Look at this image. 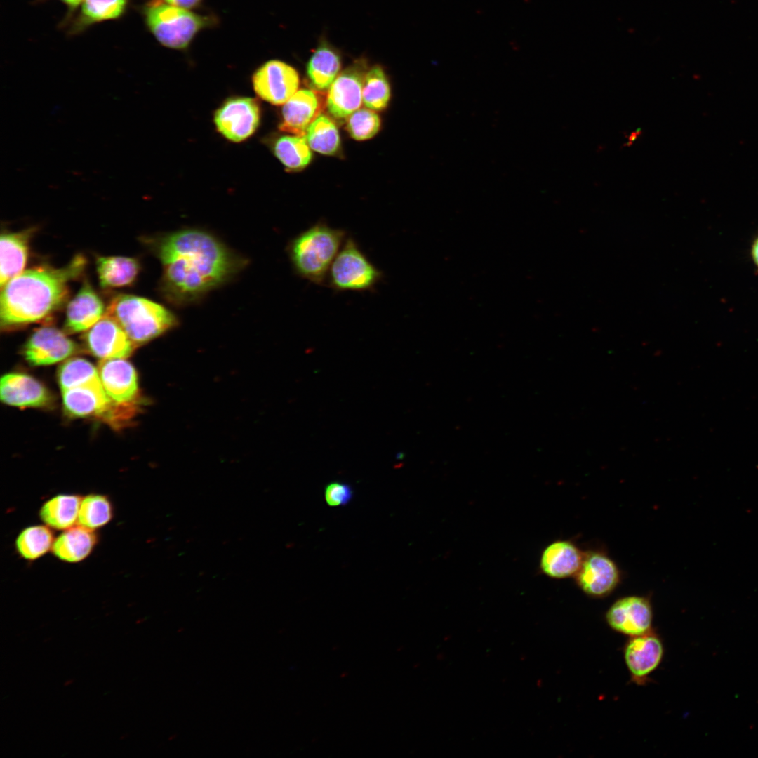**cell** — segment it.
I'll return each mask as SVG.
<instances>
[{"mask_svg": "<svg viewBox=\"0 0 758 758\" xmlns=\"http://www.w3.org/2000/svg\"><path fill=\"white\" fill-rule=\"evenodd\" d=\"M147 242L162 267L159 291L175 307L200 302L248 263L218 237L197 227L164 233Z\"/></svg>", "mask_w": 758, "mask_h": 758, "instance_id": "obj_1", "label": "cell"}, {"mask_svg": "<svg viewBox=\"0 0 758 758\" xmlns=\"http://www.w3.org/2000/svg\"><path fill=\"white\" fill-rule=\"evenodd\" d=\"M85 265V259L77 255L62 267L39 265L9 280L1 287V327L25 326L52 314L65 302L69 282L82 273Z\"/></svg>", "mask_w": 758, "mask_h": 758, "instance_id": "obj_2", "label": "cell"}, {"mask_svg": "<svg viewBox=\"0 0 758 758\" xmlns=\"http://www.w3.org/2000/svg\"><path fill=\"white\" fill-rule=\"evenodd\" d=\"M346 235L345 230L319 220L293 237L286 251L295 273L314 284L324 285Z\"/></svg>", "mask_w": 758, "mask_h": 758, "instance_id": "obj_3", "label": "cell"}, {"mask_svg": "<svg viewBox=\"0 0 758 758\" xmlns=\"http://www.w3.org/2000/svg\"><path fill=\"white\" fill-rule=\"evenodd\" d=\"M106 315L114 319L130 339L139 346L179 324L178 317L164 305L149 299L121 294L114 297L106 308Z\"/></svg>", "mask_w": 758, "mask_h": 758, "instance_id": "obj_4", "label": "cell"}, {"mask_svg": "<svg viewBox=\"0 0 758 758\" xmlns=\"http://www.w3.org/2000/svg\"><path fill=\"white\" fill-rule=\"evenodd\" d=\"M383 275L355 239L348 237L331 265L326 282L335 291L362 292L373 290Z\"/></svg>", "mask_w": 758, "mask_h": 758, "instance_id": "obj_5", "label": "cell"}, {"mask_svg": "<svg viewBox=\"0 0 758 758\" xmlns=\"http://www.w3.org/2000/svg\"><path fill=\"white\" fill-rule=\"evenodd\" d=\"M147 25L157 40L172 48L188 46L205 24L204 19L185 8L155 3L146 12Z\"/></svg>", "mask_w": 758, "mask_h": 758, "instance_id": "obj_6", "label": "cell"}, {"mask_svg": "<svg viewBox=\"0 0 758 758\" xmlns=\"http://www.w3.org/2000/svg\"><path fill=\"white\" fill-rule=\"evenodd\" d=\"M66 412L76 417L99 416L115 422L130 418L135 407L114 403L100 380L84 383L62 390Z\"/></svg>", "mask_w": 758, "mask_h": 758, "instance_id": "obj_7", "label": "cell"}, {"mask_svg": "<svg viewBox=\"0 0 758 758\" xmlns=\"http://www.w3.org/2000/svg\"><path fill=\"white\" fill-rule=\"evenodd\" d=\"M665 653L663 641L655 629L628 637L623 646L625 663L630 681L644 686L662 663Z\"/></svg>", "mask_w": 758, "mask_h": 758, "instance_id": "obj_8", "label": "cell"}, {"mask_svg": "<svg viewBox=\"0 0 758 758\" xmlns=\"http://www.w3.org/2000/svg\"><path fill=\"white\" fill-rule=\"evenodd\" d=\"M573 578L585 594L600 599L616 590L622 576L617 564L605 552L590 550L585 552L581 566Z\"/></svg>", "mask_w": 758, "mask_h": 758, "instance_id": "obj_9", "label": "cell"}, {"mask_svg": "<svg viewBox=\"0 0 758 758\" xmlns=\"http://www.w3.org/2000/svg\"><path fill=\"white\" fill-rule=\"evenodd\" d=\"M368 70L367 62L358 59L337 76L327 97V108L334 118L347 119L359 109L363 103L362 90Z\"/></svg>", "mask_w": 758, "mask_h": 758, "instance_id": "obj_10", "label": "cell"}, {"mask_svg": "<svg viewBox=\"0 0 758 758\" xmlns=\"http://www.w3.org/2000/svg\"><path fill=\"white\" fill-rule=\"evenodd\" d=\"M604 618L613 631L628 637L653 629V611L649 597L628 595L616 599L607 609Z\"/></svg>", "mask_w": 758, "mask_h": 758, "instance_id": "obj_11", "label": "cell"}, {"mask_svg": "<svg viewBox=\"0 0 758 758\" xmlns=\"http://www.w3.org/2000/svg\"><path fill=\"white\" fill-rule=\"evenodd\" d=\"M260 118V107L255 99L238 97L229 99L218 109L214 114V123L227 140L241 142L255 132Z\"/></svg>", "mask_w": 758, "mask_h": 758, "instance_id": "obj_12", "label": "cell"}, {"mask_svg": "<svg viewBox=\"0 0 758 758\" xmlns=\"http://www.w3.org/2000/svg\"><path fill=\"white\" fill-rule=\"evenodd\" d=\"M299 82L297 71L279 60L267 62L253 77L256 93L273 105H281L288 101L297 91Z\"/></svg>", "mask_w": 758, "mask_h": 758, "instance_id": "obj_13", "label": "cell"}, {"mask_svg": "<svg viewBox=\"0 0 758 758\" xmlns=\"http://www.w3.org/2000/svg\"><path fill=\"white\" fill-rule=\"evenodd\" d=\"M84 340L90 352L100 359H126L136 347L122 327L106 314L86 331Z\"/></svg>", "mask_w": 758, "mask_h": 758, "instance_id": "obj_14", "label": "cell"}, {"mask_svg": "<svg viewBox=\"0 0 758 758\" xmlns=\"http://www.w3.org/2000/svg\"><path fill=\"white\" fill-rule=\"evenodd\" d=\"M97 368L102 387L114 403L136 406L139 394L138 377L130 362L125 359H101Z\"/></svg>", "mask_w": 758, "mask_h": 758, "instance_id": "obj_15", "label": "cell"}, {"mask_svg": "<svg viewBox=\"0 0 758 758\" xmlns=\"http://www.w3.org/2000/svg\"><path fill=\"white\" fill-rule=\"evenodd\" d=\"M78 347L60 330L51 326L36 330L24 347V355L32 364L50 365L75 353Z\"/></svg>", "mask_w": 758, "mask_h": 758, "instance_id": "obj_16", "label": "cell"}, {"mask_svg": "<svg viewBox=\"0 0 758 758\" xmlns=\"http://www.w3.org/2000/svg\"><path fill=\"white\" fill-rule=\"evenodd\" d=\"M1 401L18 407H42L50 404L48 390L38 380L22 373H9L1 379Z\"/></svg>", "mask_w": 758, "mask_h": 758, "instance_id": "obj_17", "label": "cell"}, {"mask_svg": "<svg viewBox=\"0 0 758 758\" xmlns=\"http://www.w3.org/2000/svg\"><path fill=\"white\" fill-rule=\"evenodd\" d=\"M585 552L571 540H557L543 550L539 568L545 576L553 579H565L574 576L580 568Z\"/></svg>", "mask_w": 758, "mask_h": 758, "instance_id": "obj_18", "label": "cell"}, {"mask_svg": "<svg viewBox=\"0 0 758 758\" xmlns=\"http://www.w3.org/2000/svg\"><path fill=\"white\" fill-rule=\"evenodd\" d=\"M320 109L319 100L313 91H297L284 103L280 130L295 135L305 136L310 125L319 115Z\"/></svg>", "mask_w": 758, "mask_h": 758, "instance_id": "obj_19", "label": "cell"}, {"mask_svg": "<svg viewBox=\"0 0 758 758\" xmlns=\"http://www.w3.org/2000/svg\"><path fill=\"white\" fill-rule=\"evenodd\" d=\"M105 310L100 298L85 282L68 304L65 328L69 333L86 331L105 315Z\"/></svg>", "mask_w": 758, "mask_h": 758, "instance_id": "obj_20", "label": "cell"}, {"mask_svg": "<svg viewBox=\"0 0 758 758\" xmlns=\"http://www.w3.org/2000/svg\"><path fill=\"white\" fill-rule=\"evenodd\" d=\"M33 229L1 235L0 286L24 271Z\"/></svg>", "mask_w": 758, "mask_h": 758, "instance_id": "obj_21", "label": "cell"}, {"mask_svg": "<svg viewBox=\"0 0 758 758\" xmlns=\"http://www.w3.org/2000/svg\"><path fill=\"white\" fill-rule=\"evenodd\" d=\"M340 68L338 51L327 41H322L307 63V74L311 86L319 91L328 90Z\"/></svg>", "mask_w": 758, "mask_h": 758, "instance_id": "obj_22", "label": "cell"}, {"mask_svg": "<svg viewBox=\"0 0 758 758\" xmlns=\"http://www.w3.org/2000/svg\"><path fill=\"white\" fill-rule=\"evenodd\" d=\"M96 539L93 529L78 524L65 529L53 542L52 550L62 561H80L90 554Z\"/></svg>", "mask_w": 758, "mask_h": 758, "instance_id": "obj_23", "label": "cell"}, {"mask_svg": "<svg viewBox=\"0 0 758 758\" xmlns=\"http://www.w3.org/2000/svg\"><path fill=\"white\" fill-rule=\"evenodd\" d=\"M138 260L123 256L100 257L96 270L100 284L103 288H119L131 285L140 272Z\"/></svg>", "mask_w": 758, "mask_h": 758, "instance_id": "obj_24", "label": "cell"}, {"mask_svg": "<svg viewBox=\"0 0 758 758\" xmlns=\"http://www.w3.org/2000/svg\"><path fill=\"white\" fill-rule=\"evenodd\" d=\"M81 501L77 495H58L44 504L40 517L51 528L67 529L78 520Z\"/></svg>", "mask_w": 758, "mask_h": 758, "instance_id": "obj_25", "label": "cell"}, {"mask_svg": "<svg viewBox=\"0 0 758 758\" xmlns=\"http://www.w3.org/2000/svg\"><path fill=\"white\" fill-rule=\"evenodd\" d=\"M274 152L285 167L292 171L305 168L312 158L305 136H281L275 142Z\"/></svg>", "mask_w": 758, "mask_h": 758, "instance_id": "obj_26", "label": "cell"}, {"mask_svg": "<svg viewBox=\"0 0 758 758\" xmlns=\"http://www.w3.org/2000/svg\"><path fill=\"white\" fill-rule=\"evenodd\" d=\"M311 149L326 155H333L340 147L338 129L324 114H319L310 125L305 134Z\"/></svg>", "mask_w": 758, "mask_h": 758, "instance_id": "obj_27", "label": "cell"}, {"mask_svg": "<svg viewBox=\"0 0 758 758\" xmlns=\"http://www.w3.org/2000/svg\"><path fill=\"white\" fill-rule=\"evenodd\" d=\"M390 95V86L385 72L380 66H373L365 76L362 90L364 105L374 111L382 110L387 107Z\"/></svg>", "mask_w": 758, "mask_h": 758, "instance_id": "obj_28", "label": "cell"}, {"mask_svg": "<svg viewBox=\"0 0 758 758\" xmlns=\"http://www.w3.org/2000/svg\"><path fill=\"white\" fill-rule=\"evenodd\" d=\"M53 533L46 526H33L24 529L16 540L18 552L33 560L44 555L53 545Z\"/></svg>", "mask_w": 758, "mask_h": 758, "instance_id": "obj_29", "label": "cell"}, {"mask_svg": "<svg viewBox=\"0 0 758 758\" xmlns=\"http://www.w3.org/2000/svg\"><path fill=\"white\" fill-rule=\"evenodd\" d=\"M112 517V505L105 496L91 494L81 499L78 514L80 525L93 530L107 524Z\"/></svg>", "mask_w": 758, "mask_h": 758, "instance_id": "obj_30", "label": "cell"}, {"mask_svg": "<svg viewBox=\"0 0 758 758\" xmlns=\"http://www.w3.org/2000/svg\"><path fill=\"white\" fill-rule=\"evenodd\" d=\"M58 379L62 390L84 383L100 380L98 368L88 361L81 358L66 361L58 370Z\"/></svg>", "mask_w": 758, "mask_h": 758, "instance_id": "obj_31", "label": "cell"}, {"mask_svg": "<svg viewBox=\"0 0 758 758\" xmlns=\"http://www.w3.org/2000/svg\"><path fill=\"white\" fill-rule=\"evenodd\" d=\"M380 119L368 108H359L347 118L346 128L356 140H366L375 135L380 128Z\"/></svg>", "mask_w": 758, "mask_h": 758, "instance_id": "obj_32", "label": "cell"}, {"mask_svg": "<svg viewBox=\"0 0 758 758\" xmlns=\"http://www.w3.org/2000/svg\"><path fill=\"white\" fill-rule=\"evenodd\" d=\"M126 0H83L81 11L89 21L116 18L121 15Z\"/></svg>", "mask_w": 758, "mask_h": 758, "instance_id": "obj_33", "label": "cell"}, {"mask_svg": "<svg viewBox=\"0 0 758 758\" xmlns=\"http://www.w3.org/2000/svg\"><path fill=\"white\" fill-rule=\"evenodd\" d=\"M324 496L329 506L345 505L352 500L353 491L347 484L331 482L326 486Z\"/></svg>", "mask_w": 758, "mask_h": 758, "instance_id": "obj_34", "label": "cell"}, {"mask_svg": "<svg viewBox=\"0 0 758 758\" xmlns=\"http://www.w3.org/2000/svg\"><path fill=\"white\" fill-rule=\"evenodd\" d=\"M168 4L181 7L183 8H190L196 6L201 0H164Z\"/></svg>", "mask_w": 758, "mask_h": 758, "instance_id": "obj_35", "label": "cell"}, {"mask_svg": "<svg viewBox=\"0 0 758 758\" xmlns=\"http://www.w3.org/2000/svg\"><path fill=\"white\" fill-rule=\"evenodd\" d=\"M640 133H641V132H640L639 129H637V130L632 132L630 134V135L628 136L627 142L625 144V145H627V146L631 145L632 144V142H634V141H635L637 139V138L639 136Z\"/></svg>", "mask_w": 758, "mask_h": 758, "instance_id": "obj_36", "label": "cell"}, {"mask_svg": "<svg viewBox=\"0 0 758 758\" xmlns=\"http://www.w3.org/2000/svg\"><path fill=\"white\" fill-rule=\"evenodd\" d=\"M752 257L754 262L758 266V238L756 239L752 246Z\"/></svg>", "mask_w": 758, "mask_h": 758, "instance_id": "obj_37", "label": "cell"}, {"mask_svg": "<svg viewBox=\"0 0 758 758\" xmlns=\"http://www.w3.org/2000/svg\"><path fill=\"white\" fill-rule=\"evenodd\" d=\"M62 1H64V2L65 3V4H67V5L70 6H72V7H76V6H78V5H79V4H80V3H81V1H83V0H62Z\"/></svg>", "mask_w": 758, "mask_h": 758, "instance_id": "obj_38", "label": "cell"}, {"mask_svg": "<svg viewBox=\"0 0 758 758\" xmlns=\"http://www.w3.org/2000/svg\"><path fill=\"white\" fill-rule=\"evenodd\" d=\"M74 679H69L65 681V682L64 683V686H68L71 685L72 683H74Z\"/></svg>", "mask_w": 758, "mask_h": 758, "instance_id": "obj_39", "label": "cell"}, {"mask_svg": "<svg viewBox=\"0 0 758 758\" xmlns=\"http://www.w3.org/2000/svg\"><path fill=\"white\" fill-rule=\"evenodd\" d=\"M128 733H125V734L122 735V736H121L120 737V740H123V739L126 738V737H128Z\"/></svg>", "mask_w": 758, "mask_h": 758, "instance_id": "obj_40", "label": "cell"}, {"mask_svg": "<svg viewBox=\"0 0 758 758\" xmlns=\"http://www.w3.org/2000/svg\"><path fill=\"white\" fill-rule=\"evenodd\" d=\"M52 639L51 637L47 638L46 639H45V640L44 641V642H47L48 641H49V640H50V639Z\"/></svg>", "mask_w": 758, "mask_h": 758, "instance_id": "obj_41", "label": "cell"}]
</instances>
